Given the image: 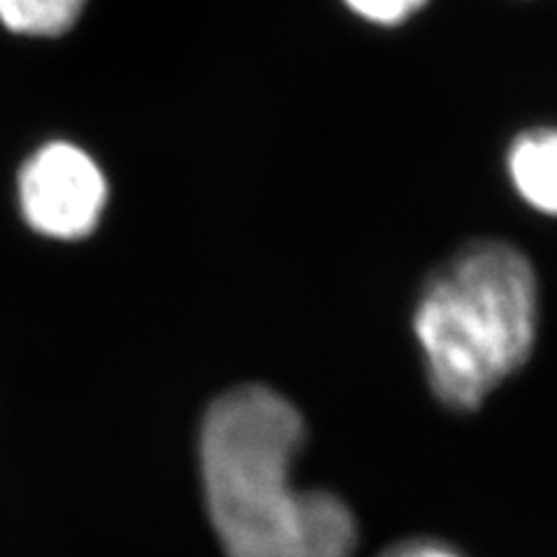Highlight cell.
Masks as SVG:
<instances>
[{
  "mask_svg": "<svg viewBox=\"0 0 557 557\" xmlns=\"http://www.w3.org/2000/svg\"><path fill=\"white\" fill-rule=\"evenodd\" d=\"M305 421L268 386H239L209 407L200 434L207 511L225 557H354L358 522L325 491H295Z\"/></svg>",
  "mask_w": 557,
  "mask_h": 557,
  "instance_id": "obj_1",
  "label": "cell"
},
{
  "mask_svg": "<svg viewBox=\"0 0 557 557\" xmlns=\"http://www.w3.org/2000/svg\"><path fill=\"white\" fill-rule=\"evenodd\" d=\"M534 270L507 242L469 244L434 274L413 313L440 403L472 411L522 368L536 337Z\"/></svg>",
  "mask_w": 557,
  "mask_h": 557,
  "instance_id": "obj_2",
  "label": "cell"
},
{
  "mask_svg": "<svg viewBox=\"0 0 557 557\" xmlns=\"http://www.w3.org/2000/svg\"><path fill=\"white\" fill-rule=\"evenodd\" d=\"M108 202V182L89 153L67 143L35 151L20 174V205L33 231L54 239L94 233Z\"/></svg>",
  "mask_w": 557,
  "mask_h": 557,
  "instance_id": "obj_3",
  "label": "cell"
},
{
  "mask_svg": "<svg viewBox=\"0 0 557 557\" xmlns=\"http://www.w3.org/2000/svg\"><path fill=\"white\" fill-rule=\"evenodd\" d=\"M509 172L518 194L539 212L553 214L557 205V139L550 128L520 135L509 153Z\"/></svg>",
  "mask_w": 557,
  "mask_h": 557,
  "instance_id": "obj_4",
  "label": "cell"
},
{
  "mask_svg": "<svg viewBox=\"0 0 557 557\" xmlns=\"http://www.w3.org/2000/svg\"><path fill=\"white\" fill-rule=\"evenodd\" d=\"M86 0H0V24L28 38H59L77 24Z\"/></svg>",
  "mask_w": 557,
  "mask_h": 557,
  "instance_id": "obj_5",
  "label": "cell"
},
{
  "mask_svg": "<svg viewBox=\"0 0 557 557\" xmlns=\"http://www.w3.org/2000/svg\"><path fill=\"white\" fill-rule=\"evenodd\" d=\"M346 8L362 16L364 22L379 26H397L407 22L428 0H344Z\"/></svg>",
  "mask_w": 557,
  "mask_h": 557,
  "instance_id": "obj_6",
  "label": "cell"
},
{
  "mask_svg": "<svg viewBox=\"0 0 557 557\" xmlns=\"http://www.w3.org/2000/svg\"><path fill=\"white\" fill-rule=\"evenodd\" d=\"M381 557H462L446 544L430 542V539H416V542H403L388 548Z\"/></svg>",
  "mask_w": 557,
  "mask_h": 557,
  "instance_id": "obj_7",
  "label": "cell"
}]
</instances>
